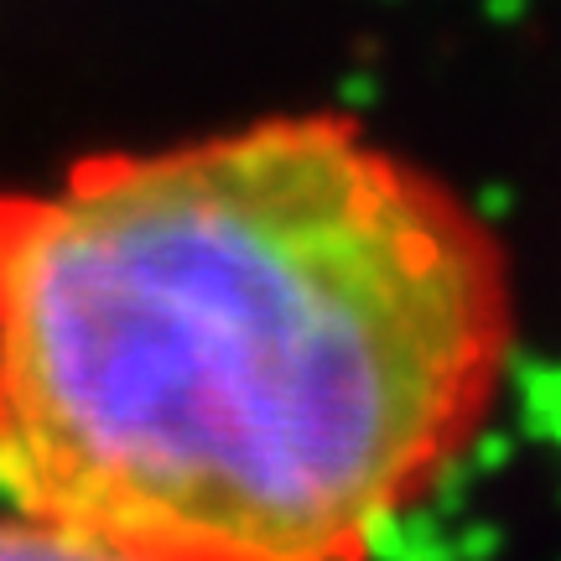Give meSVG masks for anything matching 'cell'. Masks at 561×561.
I'll return each mask as SVG.
<instances>
[{"instance_id":"obj_2","label":"cell","mask_w":561,"mask_h":561,"mask_svg":"<svg viewBox=\"0 0 561 561\" xmlns=\"http://www.w3.org/2000/svg\"><path fill=\"white\" fill-rule=\"evenodd\" d=\"M0 561H136V557L11 510V515H0Z\"/></svg>"},{"instance_id":"obj_1","label":"cell","mask_w":561,"mask_h":561,"mask_svg":"<svg viewBox=\"0 0 561 561\" xmlns=\"http://www.w3.org/2000/svg\"><path fill=\"white\" fill-rule=\"evenodd\" d=\"M504 348L494 234L343 115L0 187V494L136 561H369Z\"/></svg>"}]
</instances>
